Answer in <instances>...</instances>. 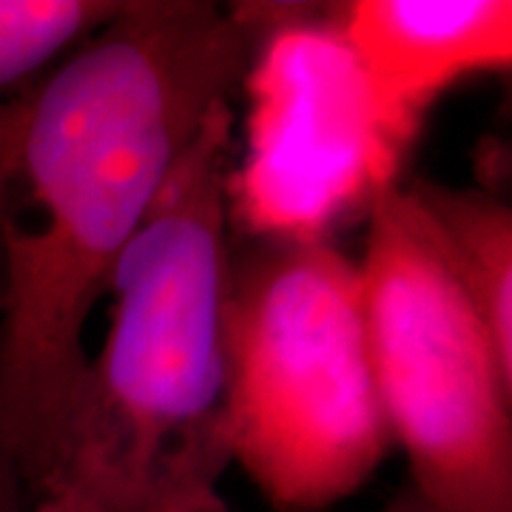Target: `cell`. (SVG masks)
Here are the masks:
<instances>
[{
  "mask_svg": "<svg viewBox=\"0 0 512 512\" xmlns=\"http://www.w3.org/2000/svg\"><path fill=\"white\" fill-rule=\"evenodd\" d=\"M271 3L128 0L0 103V450L40 473L86 322L171 171L239 92Z\"/></svg>",
  "mask_w": 512,
  "mask_h": 512,
  "instance_id": "obj_1",
  "label": "cell"
},
{
  "mask_svg": "<svg viewBox=\"0 0 512 512\" xmlns=\"http://www.w3.org/2000/svg\"><path fill=\"white\" fill-rule=\"evenodd\" d=\"M231 103L211 111L111 274L32 512H231L228 439Z\"/></svg>",
  "mask_w": 512,
  "mask_h": 512,
  "instance_id": "obj_2",
  "label": "cell"
},
{
  "mask_svg": "<svg viewBox=\"0 0 512 512\" xmlns=\"http://www.w3.org/2000/svg\"><path fill=\"white\" fill-rule=\"evenodd\" d=\"M231 464L276 512H319L396 447L359 262L333 242L242 239L228 279Z\"/></svg>",
  "mask_w": 512,
  "mask_h": 512,
  "instance_id": "obj_3",
  "label": "cell"
},
{
  "mask_svg": "<svg viewBox=\"0 0 512 512\" xmlns=\"http://www.w3.org/2000/svg\"><path fill=\"white\" fill-rule=\"evenodd\" d=\"M359 274L370 359L410 490L439 512H512V365L407 185L370 208Z\"/></svg>",
  "mask_w": 512,
  "mask_h": 512,
  "instance_id": "obj_4",
  "label": "cell"
},
{
  "mask_svg": "<svg viewBox=\"0 0 512 512\" xmlns=\"http://www.w3.org/2000/svg\"><path fill=\"white\" fill-rule=\"evenodd\" d=\"M239 89L248 111L228 220L242 239L330 242L367 220L421 131L373 92L330 6L271 3Z\"/></svg>",
  "mask_w": 512,
  "mask_h": 512,
  "instance_id": "obj_5",
  "label": "cell"
},
{
  "mask_svg": "<svg viewBox=\"0 0 512 512\" xmlns=\"http://www.w3.org/2000/svg\"><path fill=\"white\" fill-rule=\"evenodd\" d=\"M330 12L373 92L419 128L456 83L512 63L510 0H353Z\"/></svg>",
  "mask_w": 512,
  "mask_h": 512,
  "instance_id": "obj_6",
  "label": "cell"
},
{
  "mask_svg": "<svg viewBox=\"0 0 512 512\" xmlns=\"http://www.w3.org/2000/svg\"><path fill=\"white\" fill-rule=\"evenodd\" d=\"M427 217L441 256L493 339L512 365V211L481 188L416 180L407 185Z\"/></svg>",
  "mask_w": 512,
  "mask_h": 512,
  "instance_id": "obj_7",
  "label": "cell"
},
{
  "mask_svg": "<svg viewBox=\"0 0 512 512\" xmlns=\"http://www.w3.org/2000/svg\"><path fill=\"white\" fill-rule=\"evenodd\" d=\"M120 0H0V103L103 29Z\"/></svg>",
  "mask_w": 512,
  "mask_h": 512,
  "instance_id": "obj_8",
  "label": "cell"
},
{
  "mask_svg": "<svg viewBox=\"0 0 512 512\" xmlns=\"http://www.w3.org/2000/svg\"><path fill=\"white\" fill-rule=\"evenodd\" d=\"M0 512H32L26 487L3 450H0Z\"/></svg>",
  "mask_w": 512,
  "mask_h": 512,
  "instance_id": "obj_9",
  "label": "cell"
},
{
  "mask_svg": "<svg viewBox=\"0 0 512 512\" xmlns=\"http://www.w3.org/2000/svg\"><path fill=\"white\" fill-rule=\"evenodd\" d=\"M379 512H439L433 504H427L419 493L413 490H404L402 495H396L387 507H382Z\"/></svg>",
  "mask_w": 512,
  "mask_h": 512,
  "instance_id": "obj_10",
  "label": "cell"
}]
</instances>
